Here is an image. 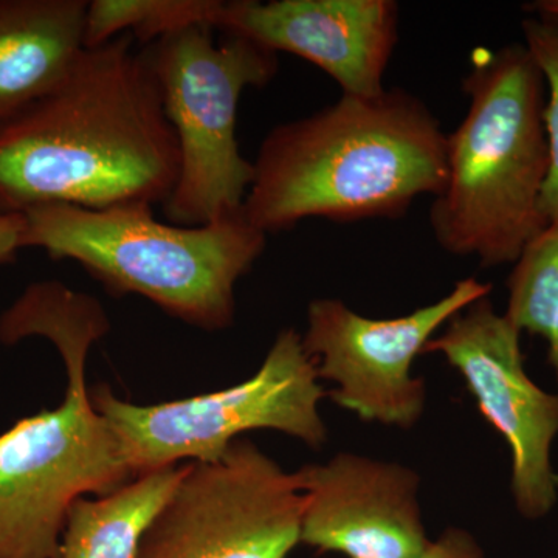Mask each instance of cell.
<instances>
[{"label":"cell","mask_w":558,"mask_h":558,"mask_svg":"<svg viewBox=\"0 0 558 558\" xmlns=\"http://www.w3.org/2000/svg\"><path fill=\"white\" fill-rule=\"evenodd\" d=\"M134 43L121 35L84 49L53 89L0 124V213L168 201L178 138L148 53Z\"/></svg>","instance_id":"1"},{"label":"cell","mask_w":558,"mask_h":558,"mask_svg":"<svg viewBox=\"0 0 558 558\" xmlns=\"http://www.w3.org/2000/svg\"><path fill=\"white\" fill-rule=\"evenodd\" d=\"M242 215L266 233L306 219H399L446 185L447 134L403 89L351 97L278 124L253 160Z\"/></svg>","instance_id":"2"},{"label":"cell","mask_w":558,"mask_h":558,"mask_svg":"<svg viewBox=\"0 0 558 558\" xmlns=\"http://www.w3.org/2000/svg\"><path fill=\"white\" fill-rule=\"evenodd\" d=\"M100 301L60 281L28 286L0 315V341L53 343L64 363L62 403L0 435V558H53L72 506L134 478L87 388L90 348L109 332Z\"/></svg>","instance_id":"3"},{"label":"cell","mask_w":558,"mask_h":558,"mask_svg":"<svg viewBox=\"0 0 558 558\" xmlns=\"http://www.w3.org/2000/svg\"><path fill=\"white\" fill-rule=\"evenodd\" d=\"M462 92L469 108L447 134V179L429 208L436 242L483 267L513 264L548 226L546 84L524 44L473 53Z\"/></svg>","instance_id":"4"},{"label":"cell","mask_w":558,"mask_h":558,"mask_svg":"<svg viewBox=\"0 0 558 558\" xmlns=\"http://www.w3.org/2000/svg\"><path fill=\"white\" fill-rule=\"evenodd\" d=\"M24 216V247L75 260L109 293L143 296L207 332L233 325L238 281L267 245L242 211L196 227L161 222L149 204H49Z\"/></svg>","instance_id":"5"},{"label":"cell","mask_w":558,"mask_h":558,"mask_svg":"<svg viewBox=\"0 0 558 558\" xmlns=\"http://www.w3.org/2000/svg\"><path fill=\"white\" fill-rule=\"evenodd\" d=\"M213 31L183 28L146 50L178 138L179 178L163 204L175 226L242 211L255 171L238 142V109L245 90L267 86L279 69L275 51L234 35L218 43Z\"/></svg>","instance_id":"6"},{"label":"cell","mask_w":558,"mask_h":558,"mask_svg":"<svg viewBox=\"0 0 558 558\" xmlns=\"http://www.w3.org/2000/svg\"><path fill=\"white\" fill-rule=\"evenodd\" d=\"M90 395L134 476L182 461H219L238 436L255 429L284 433L312 449L328 440L317 363L295 329L278 333L252 377L220 391L153 405L126 402L106 385Z\"/></svg>","instance_id":"7"},{"label":"cell","mask_w":558,"mask_h":558,"mask_svg":"<svg viewBox=\"0 0 558 558\" xmlns=\"http://www.w3.org/2000/svg\"><path fill=\"white\" fill-rule=\"evenodd\" d=\"M304 492L255 444L186 462L137 558H288L301 543Z\"/></svg>","instance_id":"8"},{"label":"cell","mask_w":558,"mask_h":558,"mask_svg":"<svg viewBox=\"0 0 558 558\" xmlns=\"http://www.w3.org/2000/svg\"><path fill=\"white\" fill-rule=\"evenodd\" d=\"M478 278L458 281L444 299L398 318H369L343 301L318 299L307 306L303 344L317 363L319 379L337 387L329 398L362 421L409 429L425 410V381L411 374L454 315L490 295Z\"/></svg>","instance_id":"9"},{"label":"cell","mask_w":558,"mask_h":558,"mask_svg":"<svg viewBox=\"0 0 558 558\" xmlns=\"http://www.w3.org/2000/svg\"><path fill=\"white\" fill-rule=\"evenodd\" d=\"M520 333L486 296L454 315L424 354L442 355L461 374L481 414L508 440L517 506L527 519H539L557 501L550 446L558 435V395L529 379Z\"/></svg>","instance_id":"10"},{"label":"cell","mask_w":558,"mask_h":558,"mask_svg":"<svg viewBox=\"0 0 558 558\" xmlns=\"http://www.w3.org/2000/svg\"><path fill=\"white\" fill-rule=\"evenodd\" d=\"M395 0H236L218 31L284 51L328 73L351 97H376L399 43Z\"/></svg>","instance_id":"11"},{"label":"cell","mask_w":558,"mask_h":558,"mask_svg":"<svg viewBox=\"0 0 558 558\" xmlns=\"http://www.w3.org/2000/svg\"><path fill=\"white\" fill-rule=\"evenodd\" d=\"M296 475L306 497L303 545L348 558H416L429 545L414 470L339 453Z\"/></svg>","instance_id":"12"},{"label":"cell","mask_w":558,"mask_h":558,"mask_svg":"<svg viewBox=\"0 0 558 558\" xmlns=\"http://www.w3.org/2000/svg\"><path fill=\"white\" fill-rule=\"evenodd\" d=\"M87 0H0V124L53 89L84 46Z\"/></svg>","instance_id":"13"},{"label":"cell","mask_w":558,"mask_h":558,"mask_svg":"<svg viewBox=\"0 0 558 558\" xmlns=\"http://www.w3.org/2000/svg\"><path fill=\"white\" fill-rule=\"evenodd\" d=\"M183 465L142 473L70 509L53 558H137L143 537L182 475Z\"/></svg>","instance_id":"14"},{"label":"cell","mask_w":558,"mask_h":558,"mask_svg":"<svg viewBox=\"0 0 558 558\" xmlns=\"http://www.w3.org/2000/svg\"><path fill=\"white\" fill-rule=\"evenodd\" d=\"M222 0H92L84 24L86 49L121 35L154 44L183 28H218Z\"/></svg>","instance_id":"15"},{"label":"cell","mask_w":558,"mask_h":558,"mask_svg":"<svg viewBox=\"0 0 558 558\" xmlns=\"http://www.w3.org/2000/svg\"><path fill=\"white\" fill-rule=\"evenodd\" d=\"M506 317L517 329L527 330L548 343V362L558 380V219L534 238L508 279Z\"/></svg>","instance_id":"16"},{"label":"cell","mask_w":558,"mask_h":558,"mask_svg":"<svg viewBox=\"0 0 558 558\" xmlns=\"http://www.w3.org/2000/svg\"><path fill=\"white\" fill-rule=\"evenodd\" d=\"M524 47L538 65L546 84L545 121L549 171L542 196V213L548 222L558 219V28L531 17L523 22Z\"/></svg>","instance_id":"17"},{"label":"cell","mask_w":558,"mask_h":558,"mask_svg":"<svg viewBox=\"0 0 558 558\" xmlns=\"http://www.w3.org/2000/svg\"><path fill=\"white\" fill-rule=\"evenodd\" d=\"M416 558H486L480 543L462 527H449L435 542H429Z\"/></svg>","instance_id":"18"},{"label":"cell","mask_w":558,"mask_h":558,"mask_svg":"<svg viewBox=\"0 0 558 558\" xmlns=\"http://www.w3.org/2000/svg\"><path fill=\"white\" fill-rule=\"evenodd\" d=\"M24 213H0V266L13 263L24 247Z\"/></svg>","instance_id":"19"},{"label":"cell","mask_w":558,"mask_h":558,"mask_svg":"<svg viewBox=\"0 0 558 558\" xmlns=\"http://www.w3.org/2000/svg\"><path fill=\"white\" fill-rule=\"evenodd\" d=\"M527 10L538 20L548 22L558 28V0H538L529 5Z\"/></svg>","instance_id":"20"}]
</instances>
